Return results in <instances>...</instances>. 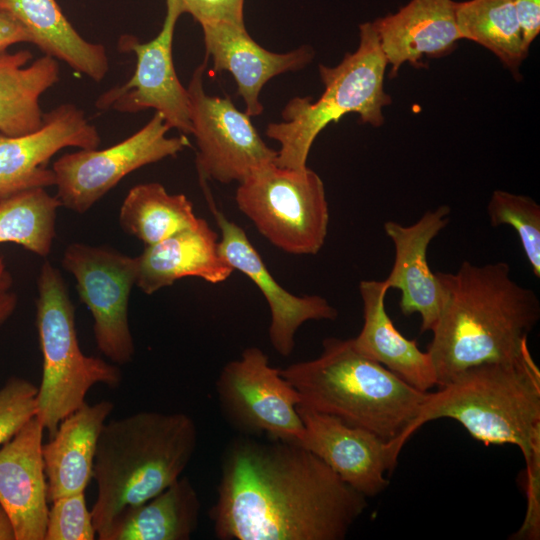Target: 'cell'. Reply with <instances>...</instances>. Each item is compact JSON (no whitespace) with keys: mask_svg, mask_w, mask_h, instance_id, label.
<instances>
[{"mask_svg":"<svg viewBox=\"0 0 540 540\" xmlns=\"http://www.w3.org/2000/svg\"><path fill=\"white\" fill-rule=\"evenodd\" d=\"M367 505L300 444L240 435L223 451L209 518L220 540H343Z\"/></svg>","mask_w":540,"mask_h":540,"instance_id":"6da1fadb","label":"cell"},{"mask_svg":"<svg viewBox=\"0 0 540 540\" xmlns=\"http://www.w3.org/2000/svg\"><path fill=\"white\" fill-rule=\"evenodd\" d=\"M450 418L486 445L517 446L525 460L527 509L513 539L540 536V370L530 351L504 362L469 367L429 392L397 441L401 451L426 423Z\"/></svg>","mask_w":540,"mask_h":540,"instance_id":"7a4b0ae2","label":"cell"},{"mask_svg":"<svg viewBox=\"0 0 540 540\" xmlns=\"http://www.w3.org/2000/svg\"><path fill=\"white\" fill-rule=\"evenodd\" d=\"M443 308L427 352L442 386L480 364L517 359L540 320V300L518 284L508 263L463 261L455 273L436 272Z\"/></svg>","mask_w":540,"mask_h":540,"instance_id":"3957f363","label":"cell"},{"mask_svg":"<svg viewBox=\"0 0 540 540\" xmlns=\"http://www.w3.org/2000/svg\"><path fill=\"white\" fill-rule=\"evenodd\" d=\"M197 427L184 413L142 411L106 422L93 466L97 497L91 510L100 539L126 508L157 495L191 461Z\"/></svg>","mask_w":540,"mask_h":540,"instance_id":"277c9868","label":"cell"},{"mask_svg":"<svg viewBox=\"0 0 540 540\" xmlns=\"http://www.w3.org/2000/svg\"><path fill=\"white\" fill-rule=\"evenodd\" d=\"M281 374L298 391L299 406L372 431L398 451L397 441L428 393L360 354L351 339L326 338L317 358L291 364Z\"/></svg>","mask_w":540,"mask_h":540,"instance_id":"5b68a950","label":"cell"},{"mask_svg":"<svg viewBox=\"0 0 540 540\" xmlns=\"http://www.w3.org/2000/svg\"><path fill=\"white\" fill-rule=\"evenodd\" d=\"M387 59L371 22L359 26L357 49L346 53L342 61L329 67L319 65L324 85L321 96L294 97L282 111V121L269 123L265 134L277 141L275 164L302 169L318 134L330 123L348 113H356L362 124L379 127L384 123L382 109L392 103L384 90Z\"/></svg>","mask_w":540,"mask_h":540,"instance_id":"8992f818","label":"cell"},{"mask_svg":"<svg viewBox=\"0 0 540 540\" xmlns=\"http://www.w3.org/2000/svg\"><path fill=\"white\" fill-rule=\"evenodd\" d=\"M37 288L36 326L43 365L35 417L52 437L59 423L86 403L91 387H117L122 374L116 364L82 352L66 283L49 261L40 268Z\"/></svg>","mask_w":540,"mask_h":540,"instance_id":"52a82bcc","label":"cell"},{"mask_svg":"<svg viewBox=\"0 0 540 540\" xmlns=\"http://www.w3.org/2000/svg\"><path fill=\"white\" fill-rule=\"evenodd\" d=\"M235 201L275 247L294 255H315L324 245L329 208L320 176L307 166L266 165L239 183Z\"/></svg>","mask_w":540,"mask_h":540,"instance_id":"ba28073f","label":"cell"},{"mask_svg":"<svg viewBox=\"0 0 540 540\" xmlns=\"http://www.w3.org/2000/svg\"><path fill=\"white\" fill-rule=\"evenodd\" d=\"M216 392L224 418L241 435L300 444L301 397L261 349L246 348L240 358L228 362L217 378Z\"/></svg>","mask_w":540,"mask_h":540,"instance_id":"9c48e42d","label":"cell"},{"mask_svg":"<svg viewBox=\"0 0 540 540\" xmlns=\"http://www.w3.org/2000/svg\"><path fill=\"white\" fill-rule=\"evenodd\" d=\"M170 129L155 112L141 129L113 146L60 156L51 169L61 206L83 214L131 172L191 146L185 134L167 137Z\"/></svg>","mask_w":540,"mask_h":540,"instance_id":"30bf717a","label":"cell"},{"mask_svg":"<svg viewBox=\"0 0 540 540\" xmlns=\"http://www.w3.org/2000/svg\"><path fill=\"white\" fill-rule=\"evenodd\" d=\"M208 57L196 67L187 90L192 135L197 144L196 167L200 180L242 182L254 171L275 163L277 151L268 147L250 117L231 99L210 96L203 86Z\"/></svg>","mask_w":540,"mask_h":540,"instance_id":"8fae6325","label":"cell"},{"mask_svg":"<svg viewBox=\"0 0 540 540\" xmlns=\"http://www.w3.org/2000/svg\"><path fill=\"white\" fill-rule=\"evenodd\" d=\"M62 266L73 275L80 300L93 317L99 351L114 364L131 362L135 346L128 303L136 285V257L106 246L72 243L64 250Z\"/></svg>","mask_w":540,"mask_h":540,"instance_id":"7c38bea8","label":"cell"},{"mask_svg":"<svg viewBox=\"0 0 540 540\" xmlns=\"http://www.w3.org/2000/svg\"><path fill=\"white\" fill-rule=\"evenodd\" d=\"M183 13L181 0H166V15L156 37L144 43L134 35L119 38V51L134 53L136 68L128 81L97 98L95 106L99 110L137 113L152 108L171 129L185 135L192 133L188 90L180 82L173 62L175 27Z\"/></svg>","mask_w":540,"mask_h":540,"instance_id":"4fadbf2b","label":"cell"},{"mask_svg":"<svg viewBox=\"0 0 540 540\" xmlns=\"http://www.w3.org/2000/svg\"><path fill=\"white\" fill-rule=\"evenodd\" d=\"M304 424L300 445L320 458L346 484L365 497L389 486L385 474L400 454L390 440L328 414L298 406Z\"/></svg>","mask_w":540,"mask_h":540,"instance_id":"5bb4252c","label":"cell"},{"mask_svg":"<svg viewBox=\"0 0 540 540\" xmlns=\"http://www.w3.org/2000/svg\"><path fill=\"white\" fill-rule=\"evenodd\" d=\"M101 143L97 128L74 104L64 103L44 113L42 126L21 136L0 133V200L32 188L55 185L48 168L61 149H96Z\"/></svg>","mask_w":540,"mask_h":540,"instance_id":"9a60e30c","label":"cell"},{"mask_svg":"<svg viewBox=\"0 0 540 540\" xmlns=\"http://www.w3.org/2000/svg\"><path fill=\"white\" fill-rule=\"evenodd\" d=\"M202 187L221 233L220 253L234 270L246 275L259 288L270 310L271 345L278 354L289 356L302 324L311 320H336L337 309L319 295L298 296L284 289L271 275L245 231L216 208L206 183Z\"/></svg>","mask_w":540,"mask_h":540,"instance_id":"2e32d148","label":"cell"},{"mask_svg":"<svg viewBox=\"0 0 540 540\" xmlns=\"http://www.w3.org/2000/svg\"><path fill=\"white\" fill-rule=\"evenodd\" d=\"M450 207L438 206L425 212L412 225L395 221L384 223V231L395 247L393 267L384 281L389 289L401 292L399 307L403 315L418 313L421 333L433 331L443 308L441 283L427 261L432 240L449 224Z\"/></svg>","mask_w":540,"mask_h":540,"instance_id":"e0dca14e","label":"cell"},{"mask_svg":"<svg viewBox=\"0 0 540 540\" xmlns=\"http://www.w3.org/2000/svg\"><path fill=\"white\" fill-rule=\"evenodd\" d=\"M206 56L212 58L213 72H229L237 85V95L245 104L249 117L262 114L259 95L264 85L275 76L298 71L314 58V50L302 45L286 53H275L260 46L245 25L228 22L202 24Z\"/></svg>","mask_w":540,"mask_h":540,"instance_id":"ac0fdd59","label":"cell"},{"mask_svg":"<svg viewBox=\"0 0 540 540\" xmlns=\"http://www.w3.org/2000/svg\"><path fill=\"white\" fill-rule=\"evenodd\" d=\"M43 433L34 417L0 448V505L13 522L16 540L45 538L49 502Z\"/></svg>","mask_w":540,"mask_h":540,"instance_id":"d6986e66","label":"cell"},{"mask_svg":"<svg viewBox=\"0 0 540 540\" xmlns=\"http://www.w3.org/2000/svg\"><path fill=\"white\" fill-rule=\"evenodd\" d=\"M455 6L453 0H411L396 13L371 22L391 66L390 78L404 63L417 67L423 57H442L455 49L462 39Z\"/></svg>","mask_w":540,"mask_h":540,"instance_id":"ffe728a7","label":"cell"},{"mask_svg":"<svg viewBox=\"0 0 540 540\" xmlns=\"http://www.w3.org/2000/svg\"><path fill=\"white\" fill-rule=\"evenodd\" d=\"M218 238L217 232L199 218L195 226L145 246L136 257V286L151 295L185 277L212 284L227 280L234 269L220 253Z\"/></svg>","mask_w":540,"mask_h":540,"instance_id":"44dd1931","label":"cell"},{"mask_svg":"<svg viewBox=\"0 0 540 540\" xmlns=\"http://www.w3.org/2000/svg\"><path fill=\"white\" fill-rule=\"evenodd\" d=\"M113 409L114 404L108 400L85 403L65 417L55 434L43 443L49 503L63 495L85 492L93 477L100 433Z\"/></svg>","mask_w":540,"mask_h":540,"instance_id":"7402d4cb","label":"cell"},{"mask_svg":"<svg viewBox=\"0 0 540 540\" xmlns=\"http://www.w3.org/2000/svg\"><path fill=\"white\" fill-rule=\"evenodd\" d=\"M359 291L364 322L360 333L351 338L354 348L420 391L427 392L437 386L428 352L420 350L415 340L403 336L388 316L385 308L388 288L384 281L362 280Z\"/></svg>","mask_w":540,"mask_h":540,"instance_id":"603a6c76","label":"cell"},{"mask_svg":"<svg viewBox=\"0 0 540 540\" xmlns=\"http://www.w3.org/2000/svg\"><path fill=\"white\" fill-rule=\"evenodd\" d=\"M0 8L26 28L31 44L44 55L63 61L95 82L106 76L109 58L105 47L85 40L65 17L56 0H0Z\"/></svg>","mask_w":540,"mask_h":540,"instance_id":"cb8c5ba5","label":"cell"},{"mask_svg":"<svg viewBox=\"0 0 540 540\" xmlns=\"http://www.w3.org/2000/svg\"><path fill=\"white\" fill-rule=\"evenodd\" d=\"M200 512L195 487L181 476L152 498L124 509L100 540H189Z\"/></svg>","mask_w":540,"mask_h":540,"instance_id":"d4e9b609","label":"cell"},{"mask_svg":"<svg viewBox=\"0 0 540 540\" xmlns=\"http://www.w3.org/2000/svg\"><path fill=\"white\" fill-rule=\"evenodd\" d=\"M28 50L0 54V133L21 136L37 131L44 113L40 97L60 79L56 59L43 55L31 62Z\"/></svg>","mask_w":540,"mask_h":540,"instance_id":"484cf974","label":"cell"},{"mask_svg":"<svg viewBox=\"0 0 540 540\" xmlns=\"http://www.w3.org/2000/svg\"><path fill=\"white\" fill-rule=\"evenodd\" d=\"M455 14L462 39L476 42L491 51L519 80V68L529 50L524 46L512 0L456 2Z\"/></svg>","mask_w":540,"mask_h":540,"instance_id":"4316f807","label":"cell"},{"mask_svg":"<svg viewBox=\"0 0 540 540\" xmlns=\"http://www.w3.org/2000/svg\"><path fill=\"white\" fill-rule=\"evenodd\" d=\"M198 220L192 202L184 194H170L158 182L132 187L119 212L122 229L145 246L193 227Z\"/></svg>","mask_w":540,"mask_h":540,"instance_id":"83f0119b","label":"cell"},{"mask_svg":"<svg viewBox=\"0 0 540 540\" xmlns=\"http://www.w3.org/2000/svg\"><path fill=\"white\" fill-rule=\"evenodd\" d=\"M61 206L45 188H32L0 200V244L15 243L46 257L56 235L57 210Z\"/></svg>","mask_w":540,"mask_h":540,"instance_id":"f1b7e54d","label":"cell"},{"mask_svg":"<svg viewBox=\"0 0 540 540\" xmlns=\"http://www.w3.org/2000/svg\"><path fill=\"white\" fill-rule=\"evenodd\" d=\"M490 225L512 226L533 274L540 277V205L531 197L494 190L487 205Z\"/></svg>","mask_w":540,"mask_h":540,"instance_id":"f546056e","label":"cell"},{"mask_svg":"<svg viewBox=\"0 0 540 540\" xmlns=\"http://www.w3.org/2000/svg\"><path fill=\"white\" fill-rule=\"evenodd\" d=\"M48 510L44 540H94L97 535L85 492L60 496Z\"/></svg>","mask_w":540,"mask_h":540,"instance_id":"4dcf8cb0","label":"cell"},{"mask_svg":"<svg viewBox=\"0 0 540 540\" xmlns=\"http://www.w3.org/2000/svg\"><path fill=\"white\" fill-rule=\"evenodd\" d=\"M38 387L11 377L0 388V445L9 441L36 415Z\"/></svg>","mask_w":540,"mask_h":540,"instance_id":"1f68e13d","label":"cell"},{"mask_svg":"<svg viewBox=\"0 0 540 540\" xmlns=\"http://www.w3.org/2000/svg\"><path fill=\"white\" fill-rule=\"evenodd\" d=\"M245 0H181L185 13L200 25L212 22L244 23Z\"/></svg>","mask_w":540,"mask_h":540,"instance_id":"d6a6232c","label":"cell"},{"mask_svg":"<svg viewBox=\"0 0 540 540\" xmlns=\"http://www.w3.org/2000/svg\"><path fill=\"white\" fill-rule=\"evenodd\" d=\"M522 32L524 46L529 50L540 32V0H512Z\"/></svg>","mask_w":540,"mask_h":540,"instance_id":"836d02e7","label":"cell"},{"mask_svg":"<svg viewBox=\"0 0 540 540\" xmlns=\"http://www.w3.org/2000/svg\"><path fill=\"white\" fill-rule=\"evenodd\" d=\"M26 28L9 12L0 8V54L18 43H31Z\"/></svg>","mask_w":540,"mask_h":540,"instance_id":"e575fe53","label":"cell"},{"mask_svg":"<svg viewBox=\"0 0 540 540\" xmlns=\"http://www.w3.org/2000/svg\"><path fill=\"white\" fill-rule=\"evenodd\" d=\"M17 305V295L5 292L0 295V326L12 315Z\"/></svg>","mask_w":540,"mask_h":540,"instance_id":"d590c367","label":"cell"},{"mask_svg":"<svg viewBox=\"0 0 540 540\" xmlns=\"http://www.w3.org/2000/svg\"><path fill=\"white\" fill-rule=\"evenodd\" d=\"M0 540H16V533L13 522L6 512V510L0 505Z\"/></svg>","mask_w":540,"mask_h":540,"instance_id":"8d00e7d4","label":"cell"},{"mask_svg":"<svg viewBox=\"0 0 540 540\" xmlns=\"http://www.w3.org/2000/svg\"><path fill=\"white\" fill-rule=\"evenodd\" d=\"M13 278L6 267L4 258L0 257V295L7 292L11 287Z\"/></svg>","mask_w":540,"mask_h":540,"instance_id":"74e56055","label":"cell"}]
</instances>
